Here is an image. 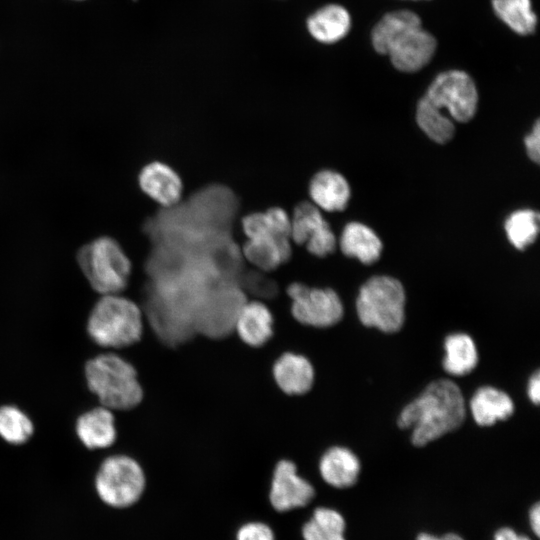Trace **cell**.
<instances>
[{
	"label": "cell",
	"mask_w": 540,
	"mask_h": 540,
	"mask_svg": "<svg viewBox=\"0 0 540 540\" xmlns=\"http://www.w3.org/2000/svg\"><path fill=\"white\" fill-rule=\"evenodd\" d=\"M528 520L530 528L535 536L538 537L540 533V504L538 502L531 506L528 513Z\"/></svg>",
	"instance_id": "obj_33"
},
{
	"label": "cell",
	"mask_w": 540,
	"mask_h": 540,
	"mask_svg": "<svg viewBox=\"0 0 540 540\" xmlns=\"http://www.w3.org/2000/svg\"><path fill=\"white\" fill-rule=\"evenodd\" d=\"M351 25L347 10L339 5H328L315 12L308 19L311 35L323 43H333L342 39Z\"/></svg>",
	"instance_id": "obj_21"
},
{
	"label": "cell",
	"mask_w": 540,
	"mask_h": 540,
	"mask_svg": "<svg viewBox=\"0 0 540 540\" xmlns=\"http://www.w3.org/2000/svg\"><path fill=\"white\" fill-rule=\"evenodd\" d=\"M446 355L443 360L445 371L454 376L470 373L477 365L478 353L472 338L463 333H454L445 339Z\"/></svg>",
	"instance_id": "obj_23"
},
{
	"label": "cell",
	"mask_w": 540,
	"mask_h": 540,
	"mask_svg": "<svg viewBox=\"0 0 540 540\" xmlns=\"http://www.w3.org/2000/svg\"><path fill=\"white\" fill-rule=\"evenodd\" d=\"M416 122L420 129L436 143L444 144L454 136L453 121L438 114L421 100L417 104Z\"/></svg>",
	"instance_id": "obj_28"
},
{
	"label": "cell",
	"mask_w": 540,
	"mask_h": 540,
	"mask_svg": "<svg viewBox=\"0 0 540 540\" xmlns=\"http://www.w3.org/2000/svg\"><path fill=\"white\" fill-rule=\"evenodd\" d=\"M145 327L139 303L122 294L102 295L87 322L88 334L97 345L117 350L140 342Z\"/></svg>",
	"instance_id": "obj_3"
},
{
	"label": "cell",
	"mask_w": 540,
	"mask_h": 540,
	"mask_svg": "<svg viewBox=\"0 0 540 540\" xmlns=\"http://www.w3.org/2000/svg\"><path fill=\"white\" fill-rule=\"evenodd\" d=\"M527 392L530 400L538 404L540 401V374L538 371L531 376L528 382Z\"/></svg>",
	"instance_id": "obj_32"
},
{
	"label": "cell",
	"mask_w": 540,
	"mask_h": 540,
	"mask_svg": "<svg viewBox=\"0 0 540 540\" xmlns=\"http://www.w3.org/2000/svg\"><path fill=\"white\" fill-rule=\"evenodd\" d=\"M346 522L343 515L330 507H317L303 524V540H346Z\"/></svg>",
	"instance_id": "obj_24"
},
{
	"label": "cell",
	"mask_w": 540,
	"mask_h": 540,
	"mask_svg": "<svg viewBox=\"0 0 540 540\" xmlns=\"http://www.w3.org/2000/svg\"><path fill=\"white\" fill-rule=\"evenodd\" d=\"M539 213L521 209L510 214L505 221L509 242L518 250H525L535 242L539 232Z\"/></svg>",
	"instance_id": "obj_26"
},
{
	"label": "cell",
	"mask_w": 540,
	"mask_h": 540,
	"mask_svg": "<svg viewBox=\"0 0 540 540\" xmlns=\"http://www.w3.org/2000/svg\"><path fill=\"white\" fill-rule=\"evenodd\" d=\"M233 334L248 347L266 345L274 334V316L270 307L261 300L247 299L235 316Z\"/></svg>",
	"instance_id": "obj_12"
},
{
	"label": "cell",
	"mask_w": 540,
	"mask_h": 540,
	"mask_svg": "<svg viewBox=\"0 0 540 540\" xmlns=\"http://www.w3.org/2000/svg\"><path fill=\"white\" fill-rule=\"evenodd\" d=\"M465 414V401L459 387L451 380L439 379L403 408L398 425L412 429V443L424 446L460 427Z\"/></svg>",
	"instance_id": "obj_1"
},
{
	"label": "cell",
	"mask_w": 540,
	"mask_h": 540,
	"mask_svg": "<svg viewBox=\"0 0 540 540\" xmlns=\"http://www.w3.org/2000/svg\"><path fill=\"white\" fill-rule=\"evenodd\" d=\"M293 319L312 329H329L337 325L344 314L343 303L332 288L312 287L291 281L284 287Z\"/></svg>",
	"instance_id": "obj_7"
},
{
	"label": "cell",
	"mask_w": 540,
	"mask_h": 540,
	"mask_svg": "<svg viewBox=\"0 0 540 540\" xmlns=\"http://www.w3.org/2000/svg\"><path fill=\"white\" fill-rule=\"evenodd\" d=\"M245 258L262 272H272L287 262L292 253L290 238L264 233L248 238L243 247Z\"/></svg>",
	"instance_id": "obj_16"
},
{
	"label": "cell",
	"mask_w": 540,
	"mask_h": 540,
	"mask_svg": "<svg viewBox=\"0 0 540 540\" xmlns=\"http://www.w3.org/2000/svg\"><path fill=\"white\" fill-rule=\"evenodd\" d=\"M470 410L477 424L490 426L498 420L510 417L514 411V404L505 392L485 386L479 388L471 398Z\"/></svg>",
	"instance_id": "obj_20"
},
{
	"label": "cell",
	"mask_w": 540,
	"mask_h": 540,
	"mask_svg": "<svg viewBox=\"0 0 540 540\" xmlns=\"http://www.w3.org/2000/svg\"><path fill=\"white\" fill-rule=\"evenodd\" d=\"M273 381L285 395L297 397L307 394L315 382V368L304 354L295 351L282 352L271 367Z\"/></svg>",
	"instance_id": "obj_11"
},
{
	"label": "cell",
	"mask_w": 540,
	"mask_h": 540,
	"mask_svg": "<svg viewBox=\"0 0 540 540\" xmlns=\"http://www.w3.org/2000/svg\"><path fill=\"white\" fill-rule=\"evenodd\" d=\"M267 496L271 507L282 513L309 505L316 490L294 461L282 458L272 468Z\"/></svg>",
	"instance_id": "obj_9"
},
{
	"label": "cell",
	"mask_w": 540,
	"mask_h": 540,
	"mask_svg": "<svg viewBox=\"0 0 540 540\" xmlns=\"http://www.w3.org/2000/svg\"><path fill=\"white\" fill-rule=\"evenodd\" d=\"M525 148L528 157L535 163L540 159V125L539 120L534 124L532 131L524 138Z\"/></svg>",
	"instance_id": "obj_30"
},
{
	"label": "cell",
	"mask_w": 540,
	"mask_h": 540,
	"mask_svg": "<svg viewBox=\"0 0 540 540\" xmlns=\"http://www.w3.org/2000/svg\"><path fill=\"white\" fill-rule=\"evenodd\" d=\"M290 238L296 244H306L307 250L318 257H325L336 248V238L328 222L319 208L307 201L294 208Z\"/></svg>",
	"instance_id": "obj_10"
},
{
	"label": "cell",
	"mask_w": 540,
	"mask_h": 540,
	"mask_svg": "<svg viewBox=\"0 0 540 540\" xmlns=\"http://www.w3.org/2000/svg\"><path fill=\"white\" fill-rule=\"evenodd\" d=\"M435 49V38L419 26L399 37L391 45L387 54L398 70L415 72L430 61Z\"/></svg>",
	"instance_id": "obj_13"
},
{
	"label": "cell",
	"mask_w": 540,
	"mask_h": 540,
	"mask_svg": "<svg viewBox=\"0 0 540 540\" xmlns=\"http://www.w3.org/2000/svg\"><path fill=\"white\" fill-rule=\"evenodd\" d=\"M141 190L162 206H172L181 197L183 184L180 176L169 165L154 161L140 171Z\"/></svg>",
	"instance_id": "obj_14"
},
{
	"label": "cell",
	"mask_w": 540,
	"mask_h": 540,
	"mask_svg": "<svg viewBox=\"0 0 540 540\" xmlns=\"http://www.w3.org/2000/svg\"><path fill=\"white\" fill-rule=\"evenodd\" d=\"M416 540H464V538L454 532L445 533L440 536L428 532H421L417 535Z\"/></svg>",
	"instance_id": "obj_34"
},
{
	"label": "cell",
	"mask_w": 540,
	"mask_h": 540,
	"mask_svg": "<svg viewBox=\"0 0 540 540\" xmlns=\"http://www.w3.org/2000/svg\"><path fill=\"white\" fill-rule=\"evenodd\" d=\"M76 433L89 449H105L118 437V429L112 410L100 406L82 414L76 422Z\"/></svg>",
	"instance_id": "obj_17"
},
{
	"label": "cell",
	"mask_w": 540,
	"mask_h": 540,
	"mask_svg": "<svg viewBox=\"0 0 540 540\" xmlns=\"http://www.w3.org/2000/svg\"><path fill=\"white\" fill-rule=\"evenodd\" d=\"M356 309L363 325L394 333L405 319L404 288L393 277H371L359 290Z\"/></svg>",
	"instance_id": "obj_5"
},
{
	"label": "cell",
	"mask_w": 540,
	"mask_h": 540,
	"mask_svg": "<svg viewBox=\"0 0 540 540\" xmlns=\"http://www.w3.org/2000/svg\"><path fill=\"white\" fill-rule=\"evenodd\" d=\"M78 264L91 287L101 295L121 294L128 286L132 265L116 240L99 237L77 253Z\"/></svg>",
	"instance_id": "obj_4"
},
{
	"label": "cell",
	"mask_w": 540,
	"mask_h": 540,
	"mask_svg": "<svg viewBox=\"0 0 540 540\" xmlns=\"http://www.w3.org/2000/svg\"><path fill=\"white\" fill-rule=\"evenodd\" d=\"M421 26L417 14L400 10L386 14L372 31V43L375 50L387 54L391 45L405 32Z\"/></svg>",
	"instance_id": "obj_22"
},
{
	"label": "cell",
	"mask_w": 540,
	"mask_h": 540,
	"mask_svg": "<svg viewBox=\"0 0 540 540\" xmlns=\"http://www.w3.org/2000/svg\"><path fill=\"white\" fill-rule=\"evenodd\" d=\"M87 385L101 406L128 412L140 405L143 386L135 365L117 353H104L90 359L85 366Z\"/></svg>",
	"instance_id": "obj_2"
},
{
	"label": "cell",
	"mask_w": 540,
	"mask_h": 540,
	"mask_svg": "<svg viewBox=\"0 0 540 540\" xmlns=\"http://www.w3.org/2000/svg\"><path fill=\"white\" fill-rule=\"evenodd\" d=\"M33 431L32 421L20 408L13 405L0 407V436L6 442L23 444L32 436Z\"/></svg>",
	"instance_id": "obj_27"
},
{
	"label": "cell",
	"mask_w": 540,
	"mask_h": 540,
	"mask_svg": "<svg viewBox=\"0 0 540 540\" xmlns=\"http://www.w3.org/2000/svg\"><path fill=\"white\" fill-rule=\"evenodd\" d=\"M146 471L130 454H114L100 465L95 488L100 499L114 508H127L137 503L147 488Z\"/></svg>",
	"instance_id": "obj_6"
},
{
	"label": "cell",
	"mask_w": 540,
	"mask_h": 540,
	"mask_svg": "<svg viewBox=\"0 0 540 540\" xmlns=\"http://www.w3.org/2000/svg\"><path fill=\"white\" fill-rule=\"evenodd\" d=\"M493 540H531V538L518 533L511 527L505 526L500 527L495 531Z\"/></svg>",
	"instance_id": "obj_31"
},
{
	"label": "cell",
	"mask_w": 540,
	"mask_h": 540,
	"mask_svg": "<svg viewBox=\"0 0 540 540\" xmlns=\"http://www.w3.org/2000/svg\"><path fill=\"white\" fill-rule=\"evenodd\" d=\"M339 244L344 255L357 258L363 264L376 262L382 251L380 238L359 222H350L344 227Z\"/></svg>",
	"instance_id": "obj_19"
},
{
	"label": "cell",
	"mask_w": 540,
	"mask_h": 540,
	"mask_svg": "<svg viewBox=\"0 0 540 540\" xmlns=\"http://www.w3.org/2000/svg\"><path fill=\"white\" fill-rule=\"evenodd\" d=\"M492 5L497 16L516 33L534 32L537 18L530 0H492Z\"/></svg>",
	"instance_id": "obj_25"
},
{
	"label": "cell",
	"mask_w": 540,
	"mask_h": 540,
	"mask_svg": "<svg viewBox=\"0 0 540 540\" xmlns=\"http://www.w3.org/2000/svg\"><path fill=\"white\" fill-rule=\"evenodd\" d=\"M235 540H276L273 529L261 521H250L241 525Z\"/></svg>",
	"instance_id": "obj_29"
},
{
	"label": "cell",
	"mask_w": 540,
	"mask_h": 540,
	"mask_svg": "<svg viewBox=\"0 0 540 540\" xmlns=\"http://www.w3.org/2000/svg\"><path fill=\"white\" fill-rule=\"evenodd\" d=\"M350 186L338 172L322 170L309 184V195L318 208L328 212L342 211L350 199Z\"/></svg>",
	"instance_id": "obj_18"
},
{
	"label": "cell",
	"mask_w": 540,
	"mask_h": 540,
	"mask_svg": "<svg viewBox=\"0 0 540 540\" xmlns=\"http://www.w3.org/2000/svg\"><path fill=\"white\" fill-rule=\"evenodd\" d=\"M319 476L330 487L345 489L353 486L360 473L357 456L343 446L328 447L318 459Z\"/></svg>",
	"instance_id": "obj_15"
},
{
	"label": "cell",
	"mask_w": 540,
	"mask_h": 540,
	"mask_svg": "<svg viewBox=\"0 0 540 540\" xmlns=\"http://www.w3.org/2000/svg\"><path fill=\"white\" fill-rule=\"evenodd\" d=\"M420 100L448 119L468 122L475 115L478 93L468 74L452 70L439 74Z\"/></svg>",
	"instance_id": "obj_8"
}]
</instances>
